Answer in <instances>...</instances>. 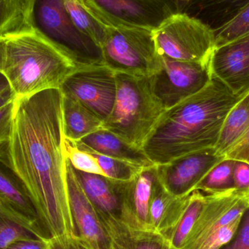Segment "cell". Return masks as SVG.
Masks as SVG:
<instances>
[{
  "instance_id": "obj_18",
  "label": "cell",
  "mask_w": 249,
  "mask_h": 249,
  "mask_svg": "<svg viewBox=\"0 0 249 249\" xmlns=\"http://www.w3.org/2000/svg\"><path fill=\"white\" fill-rule=\"evenodd\" d=\"M189 196H173L165 190L157 176L149 208L151 230L168 240L187 206Z\"/></svg>"
},
{
  "instance_id": "obj_35",
  "label": "cell",
  "mask_w": 249,
  "mask_h": 249,
  "mask_svg": "<svg viewBox=\"0 0 249 249\" xmlns=\"http://www.w3.org/2000/svg\"><path fill=\"white\" fill-rule=\"evenodd\" d=\"M47 249H93L78 235L59 237L50 241Z\"/></svg>"
},
{
  "instance_id": "obj_23",
  "label": "cell",
  "mask_w": 249,
  "mask_h": 249,
  "mask_svg": "<svg viewBox=\"0 0 249 249\" xmlns=\"http://www.w3.org/2000/svg\"><path fill=\"white\" fill-rule=\"evenodd\" d=\"M249 127V93L243 98L228 114L221 129L215 149L219 155L233 147L244 136Z\"/></svg>"
},
{
  "instance_id": "obj_19",
  "label": "cell",
  "mask_w": 249,
  "mask_h": 249,
  "mask_svg": "<svg viewBox=\"0 0 249 249\" xmlns=\"http://www.w3.org/2000/svg\"><path fill=\"white\" fill-rule=\"evenodd\" d=\"M99 217L110 238L112 249H175L152 230L135 229L115 218Z\"/></svg>"
},
{
  "instance_id": "obj_21",
  "label": "cell",
  "mask_w": 249,
  "mask_h": 249,
  "mask_svg": "<svg viewBox=\"0 0 249 249\" xmlns=\"http://www.w3.org/2000/svg\"><path fill=\"white\" fill-rule=\"evenodd\" d=\"M63 133L77 142L102 127V121L74 99L62 95Z\"/></svg>"
},
{
  "instance_id": "obj_25",
  "label": "cell",
  "mask_w": 249,
  "mask_h": 249,
  "mask_svg": "<svg viewBox=\"0 0 249 249\" xmlns=\"http://www.w3.org/2000/svg\"><path fill=\"white\" fill-rule=\"evenodd\" d=\"M235 162V160L225 158L205 176L195 190L213 195L235 190L233 171Z\"/></svg>"
},
{
  "instance_id": "obj_39",
  "label": "cell",
  "mask_w": 249,
  "mask_h": 249,
  "mask_svg": "<svg viewBox=\"0 0 249 249\" xmlns=\"http://www.w3.org/2000/svg\"><path fill=\"white\" fill-rule=\"evenodd\" d=\"M50 241L42 238H28L15 241L7 249H47Z\"/></svg>"
},
{
  "instance_id": "obj_26",
  "label": "cell",
  "mask_w": 249,
  "mask_h": 249,
  "mask_svg": "<svg viewBox=\"0 0 249 249\" xmlns=\"http://www.w3.org/2000/svg\"><path fill=\"white\" fill-rule=\"evenodd\" d=\"M66 10L76 29L101 49L103 30L79 0H63Z\"/></svg>"
},
{
  "instance_id": "obj_2",
  "label": "cell",
  "mask_w": 249,
  "mask_h": 249,
  "mask_svg": "<svg viewBox=\"0 0 249 249\" xmlns=\"http://www.w3.org/2000/svg\"><path fill=\"white\" fill-rule=\"evenodd\" d=\"M241 99L212 77L203 90L164 111L142 149L154 164L162 165L214 147L225 118Z\"/></svg>"
},
{
  "instance_id": "obj_4",
  "label": "cell",
  "mask_w": 249,
  "mask_h": 249,
  "mask_svg": "<svg viewBox=\"0 0 249 249\" xmlns=\"http://www.w3.org/2000/svg\"><path fill=\"white\" fill-rule=\"evenodd\" d=\"M80 2L103 30L101 50L107 67L115 73L149 77L162 69V56L154 39L155 28L115 17L92 0Z\"/></svg>"
},
{
  "instance_id": "obj_22",
  "label": "cell",
  "mask_w": 249,
  "mask_h": 249,
  "mask_svg": "<svg viewBox=\"0 0 249 249\" xmlns=\"http://www.w3.org/2000/svg\"><path fill=\"white\" fill-rule=\"evenodd\" d=\"M35 0H0V39L32 30Z\"/></svg>"
},
{
  "instance_id": "obj_10",
  "label": "cell",
  "mask_w": 249,
  "mask_h": 249,
  "mask_svg": "<svg viewBox=\"0 0 249 249\" xmlns=\"http://www.w3.org/2000/svg\"><path fill=\"white\" fill-rule=\"evenodd\" d=\"M7 143L0 146V210L36 236L51 241L27 187L10 164Z\"/></svg>"
},
{
  "instance_id": "obj_38",
  "label": "cell",
  "mask_w": 249,
  "mask_h": 249,
  "mask_svg": "<svg viewBox=\"0 0 249 249\" xmlns=\"http://www.w3.org/2000/svg\"><path fill=\"white\" fill-rule=\"evenodd\" d=\"M16 100V93L2 71H0V108Z\"/></svg>"
},
{
  "instance_id": "obj_42",
  "label": "cell",
  "mask_w": 249,
  "mask_h": 249,
  "mask_svg": "<svg viewBox=\"0 0 249 249\" xmlns=\"http://www.w3.org/2000/svg\"><path fill=\"white\" fill-rule=\"evenodd\" d=\"M178 1H179V3H181V4H184V5H185L187 0H178Z\"/></svg>"
},
{
  "instance_id": "obj_1",
  "label": "cell",
  "mask_w": 249,
  "mask_h": 249,
  "mask_svg": "<svg viewBox=\"0 0 249 249\" xmlns=\"http://www.w3.org/2000/svg\"><path fill=\"white\" fill-rule=\"evenodd\" d=\"M62 94L49 89L16 99L9 160L51 238L76 235L63 152Z\"/></svg>"
},
{
  "instance_id": "obj_9",
  "label": "cell",
  "mask_w": 249,
  "mask_h": 249,
  "mask_svg": "<svg viewBox=\"0 0 249 249\" xmlns=\"http://www.w3.org/2000/svg\"><path fill=\"white\" fill-rule=\"evenodd\" d=\"M115 74L106 65L79 69L65 79L59 90L63 96L77 101L103 122L115 105Z\"/></svg>"
},
{
  "instance_id": "obj_16",
  "label": "cell",
  "mask_w": 249,
  "mask_h": 249,
  "mask_svg": "<svg viewBox=\"0 0 249 249\" xmlns=\"http://www.w3.org/2000/svg\"><path fill=\"white\" fill-rule=\"evenodd\" d=\"M72 166V165H71ZM73 172L99 216L122 219L123 197L126 181L74 169Z\"/></svg>"
},
{
  "instance_id": "obj_5",
  "label": "cell",
  "mask_w": 249,
  "mask_h": 249,
  "mask_svg": "<svg viewBox=\"0 0 249 249\" xmlns=\"http://www.w3.org/2000/svg\"><path fill=\"white\" fill-rule=\"evenodd\" d=\"M115 77V105L102 128L142 149L165 108L154 94L149 77L124 73H116Z\"/></svg>"
},
{
  "instance_id": "obj_33",
  "label": "cell",
  "mask_w": 249,
  "mask_h": 249,
  "mask_svg": "<svg viewBox=\"0 0 249 249\" xmlns=\"http://www.w3.org/2000/svg\"><path fill=\"white\" fill-rule=\"evenodd\" d=\"M220 249H249V206L241 216L235 235Z\"/></svg>"
},
{
  "instance_id": "obj_14",
  "label": "cell",
  "mask_w": 249,
  "mask_h": 249,
  "mask_svg": "<svg viewBox=\"0 0 249 249\" xmlns=\"http://www.w3.org/2000/svg\"><path fill=\"white\" fill-rule=\"evenodd\" d=\"M212 77L243 99L249 93V36L216 47L209 58Z\"/></svg>"
},
{
  "instance_id": "obj_8",
  "label": "cell",
  "mask_w": 249,
  "mask_h": 249,
  "mask_svg": "<svg viewBox=\"0 0 249 249\" xmlns=\"http://www.w3.org/2000/svg\"><path fill=\"white\" fill-rule=\"evenodd\" d=\"M162 67L149 77L152 91L165 109L196 94L212 79L209 61H178L162 56Z\"/></svg>"
},
{
  "instance_id": "obj_27",
  "label": "cell",
  "mask_w": 249,
  "mask_h": 249,
  "mask_svg": "<svg viewBox=\"0 0 249 249\" xmlns=\"http://www.w3.org/2000/svg\"><path fill=\"white\" fill-rule=\"evenodd\" d=\"M214 32L215 48L249 36V1Z\"/></svg>"
},
{
  "instance_id": "obj_17",
  "label": "cell",
  "mask_w": 249,
  "mask_h": 249,
  "mask_svg": "<svg viewBox=\"0 0 249 249\" xmlns=\"http://www.w3.org/2000/svg\"><path fill=\"white\" fill-rule=\"evenodd\" d=\"M74 142L80 149H88L109 158L122 160L142 168L155 165L142 148L130 144L122 138L102 127Z\"/></svg>"
},
{
  "instance_id": "obj_11",
  "label": "cell",
  "mask_w": 249,
  "mask_h": 249,
  "mask_svg": "<svg viewBox=\"0 0 249 249\" xmlns=\"http://www.w3.org/2000/svg\"><path fill=\"white\" fill-rule=\"evenodd\" d=\"M225 158L214 147L202 149L157 165V176L168 193L184 197L191 194L205 176Z\"/></svg>"
},
{
  "instance_id": "obj_40",
  "label": "cell",
  "mask_w": 249,
  "mask_h": 249,
  "mask_svg": "<svg viewBox=\"0 0 249 249\" xmlns=\"http://www.w3.org/2000/svg\"><path fill=\"white\" fill-rule=\"evenodd\" d=\"M149 1H152V2L156 3V4H160V5L163 6L165 8L171 10L172 13H175L173 11L172 7H177L179 4L178 0H149Z\"/></svg>"
},
{
  "instance_id": "obj_34",
  "label": "cell",
  "mask_w": 249,
  "mask_h": 249,
  "mask_svg": "<svg viewBox=\"0 0 249 249\" xmlns=\"http://www.w3.org/2000/svg\"><path fill=\"white\" fill-rule=\"evenodd\" d=\"M16 101L0 108V146L10 140L13 130Z\"/></svg>"
},
{
  "instance_id": "obj_31",
  "label": "cell",
  "mask_w": 249,
  "mask_h": 249,
  "mask_svg": "<svg viewBox=\"0 0 249 249\" xmlns=\"http://www.w3.org/2000/svg\"><path fill=\"white\" fill-rule=\"evenodd\" d=\"M36 238L39 237L0 210V249H7L18 240Z\"/></svg>"
},
{
  "instance_id": "obj_30",
  "label": "cell",
  "mask_w": 249,
  "mask_h": 249,
  "mask_svg": "<svg viewBox=\"0 0 249 249\" xmlns=\"http://www.w3.org/2000/svg\"><path fill=\"white\" fill-rule=\"evenodd\" d=\"M63 152L74 169L89 174L105 176L96 158L91 154L79 149L74 141L70 140L64 136L63 138Z\"/></svg>"
},
{
  "instance_id": "obj_7",
  "label": "cell",
  "mask_w": 249,
  "mask_h": 249,
  "mask_svg": "<svg viewBox=\"0 0 249 249\" xmlns=\"http://www.w3.org/2000/svg\"><path fill=\"white\" fill-rule=\"evenodd\" d=\"M34 21L70 55L77 68L105 65L102 50L76 29L63 0H35Z\"/></svg>"
},
{
  "instance_id": "obj_41",
  "label": "cell",
  "mask_w": 249,
  "mask_h": 249,
  "mask_svg": "<svg viewBox=\"0 0 249 249\" xmlns=\"http://www.w3.org/2000/svg\"><path fill=\"white\" fill-rule=\"evenodd\" d=\"M3 53H4V39H0V71L2 66Z\"/></svg>"
},
{
  "instance_id": "obj_43",
  "label": "cell",
  "mask_w": 249,
  "mask_h": 249,
  "mask_svg": "<svg viewBox=\"0 0 249 249\" xmlns=\"http://www.w3.org/2000/svg\"><path fill=\"white\" fill-rule=\"evenodd\" d=\"M79 1H83V0H79Z\"/></svg>"
},
{
  "instance_id": "obj_13",
  "label": "cell",
  "mask_w": 249,
  "mask_h": 249,
  "mask_svg": "<svg viewBox=\"0 0 249 249\" xmlns=\"http://www.w3.org/2000/svg\"><path fill=\"white\" fill-rule=\"evenodd\" d=\"M65 163L69 203L76 235L93 249H112L110 238L97 212L76 178L71 162L66 158Z\"/></svg>"
},
{
  "instance_id": "obj_28",
  "label": "cell",
  "mask_w": 249,
  "mask_h": 249,
  "mask_svg": "<svg viewBox=\"0 0 249 249\" xmlns=\"http://www.w3.org/2000/svg\"><path fill=\"white\" fill-rule=\"evenodd\" d=\"M249 0H187L186 5L197 4L215 21L218 27L232 17ZM216 28V29H217Z\"/></svg>"
},
{
  "instance_id": "obj_32",
  "label": "cell",
  "mask_w": 249,
  "mask_h": 249,
  "mask_svg": "<svg viewBox=\"0 0 249 249\" xmlns=\"http://www.w3.org/2000/svg\"><path fill=\"white\" fill-rule=\"evenodd\" d=\"M240 219L241 218L216 230L196 249H220L226 245L235 235Z\"/></svg>"
},
{
  "instance_id": "obj_24",
  "label": "cell",
  "mask_w": 249,
  "mask_h": 249,
  "mask_svg": "<svg viewBox=\"0 0 249 249\" xmlns=\"http://www.w3.org/2000/svg\"><path fill=\"white\" fill-rule=\"evenodd\" d=\"M206 203V196L199 190H194L189 196L187 206L168 240L174 249L182 248L200 217Z\"/></svg>"
},
{
  "instance_id": "obj_3",
  "label": "cell",
  "mask_w": 249,
  "mask_h": 249,
  "mask_svg": "<svg viewBox=\"0 0 249 249\" xmlns=\"http://www.w3.org/2000/svg\"><path fill=\"white\" fill-rule=\"evenodd\" d=\"M77 70L70 55L36 26L4 39L1 71L10 82L16 99L59 89Z\"/></svg>"
},
{
  "instance_id": "obj_20",
  "label": "cell",
  "mask_w": 249,
  "mask_h": 249,
  "mask_svg": "<svg viewBox=\"0 0 249 249\" xmlns=\"http://www.w3.org/2000/svg\"><path fill=\"white\" fill-rule=\"evenodd\" d=\"M107 13L126 21L156 27L171 14L165 7L149 0H92Z\"/></svg>"
},
{
  "instance_id": "obj_29",
  "label": "cell",
  "mask_w": 249,
  "mask_h": 249,
  "mask_svg": "<svg viewBox=\"0 0 249 249\" xmlns=\"http://www.w3.org/2000/svg\"><path fill=\"white\" fill-rule=\"evenodd\" d=\"M91 154L99 163L105 177L118 181H127L133 179L143 168L122 160L109 158L88 149H81Z\"/></svg>"
},
{
  "instance_id": "obj_6",
  "label": "cell",
  "mask_w": 249,
  "mask_h": 249,
  "mask_svg": "<svg viewBox=\"0 0 249 249\" xmlns=\"http://www.w3.org/2000/svg\"><path fill=\"white\" fill-rule=\"evenodd\" d=\"M158 53L173 59L206 62L215 48V32L209 25L190 15L175 12L155 29Z\"/></svg>"
},
{
  "instance_id": "obj_37",
  "label": "cell",
  "mask_w": 249,
  "mask_h": 249,
  "mask_svg": "<svg viewBox=\"0 0 249 249\" xmlns=\"http://www.w3.org/2000/svg\"><path fill=\"white\" fill-rule=\"evenodd\" d=\"M225 158L244 161L249 163V127L241 140L225 155Z\"/></svg>"
},
{
  "instance_id": "obj_12",
  "label": "cell",
  "mask_w": 249,
  "mask_h": 249,
  "mask_svg": "<svg viewBox=\"0 0 249 249\" xmlns=\"http://www.w3.org/2000/svg\"><path fill=\"white\" fill-rule=\"evenodd\" d=\"M249 206V193L232 190L206 195L204 209L181 249H196L211 234L241 217Z\"/></svg>"
},
{
  "instance_id": "obj_15",
  "label": "cell",
  "mask_w": 249,
  "mask_h": 249,
  "mask_svg": "<svg viewBox=\"0 0 249 249\" xmlns=\"http://www.w3.org/2000/svg\"><path fill=\"white\" fill-rule=\"evenodd\" d=\"M157 179V165L143 168L133 179L126 181L121 221L135 229L151 230L149 208Z\"/></svg>"
},
{
  "instance_id": "obj_36",
  "label": "cell",
  "mask_w": 249,
  "mask_h": 249,
  "mask_svg": "<svg viewBox=\"0 0 249 249\" xmlns=\"http://www.w3.org/2000/svg\"><path fill=\"white\" fill-rule=\"evenodd\" d=\"M235 190L249 193V163L244 161L236 160L233 171Z\"/></svg>"
}]
</instances>
